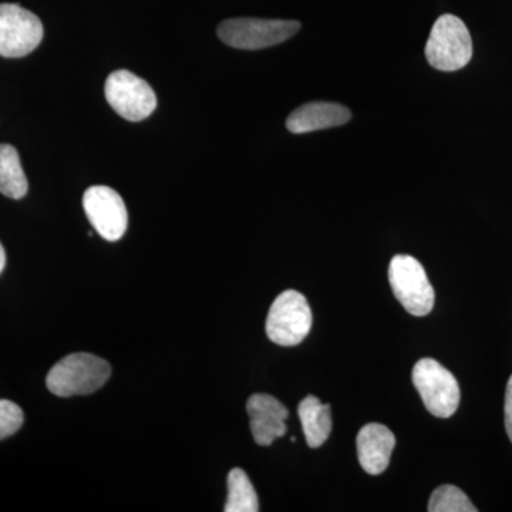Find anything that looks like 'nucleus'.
Wrapping results in <instances>:
<instances>
[{"instance_id":"obj_1","label":"nucleus","mask_w":512,"mask_h":512,"mask_svg":"<svg viewBox=\"0 0 512 512\" xmlns=\"http://www.w3.org/2000/svg\"><path fill=\"white\" fill-rule=\"evenodd\" d=\"M110 376L106 360L90 353H73L50 369L46 386L59 397L86 396L101 389Z\"/></svg>"},{"instance_id":"obj_2","label":"nucleus","mask_w":512,"mask_h":512,"mask_svg":"<svg viewBox=\"0 0 512 512\" xmlns=\"http://www.w3.org/2000/svg\"><path fill=\"white\" fill-rule=\"evenodd\" d=\"M426 57L430 66L441 72L466 67L473 57V40L466 23L450 13L440 16L427 40Z\"/></svg>"},{"instance_id":"obj_12","label":"nucleus","mask_w":512,"mask_h":512,"mask_svg":"<svg viewBox=\"0 0 512 512\" xmlns=\"http://www.w3.org/2000/svg\"><path fill=\"white\" fill-rule=\"evenodd\" d=\"M352 119L348 107L328 101L306 103L293 111L286 120V127L293 134L313 133L325 128L343 126Z\"/></svg>"},{"instance_id":"obj_7","label":"nucleus","mask_w":512,"mask_h":512,"mask_svg":"<svg viewBox=\"0 0 512 512\" xmlns=\"http://www.w3.org/2000/svg\"><path fill=\"white\" fill-rule=\"evenodd\" d=\"M104 93L113 110L128 121L146 120L157 107L156 93L150 84L128 70L111 73Z\"/></svg>"},{"instance_id":"obj_17","label":"nucleus","mask_w":512,"mask_h":512,"mask_svg":"<svg viewBox=\"0 0 512 512\" xmlns=\"http://www.w3.org/2000/svg\"><path fill=\"white\" fill-rule=\"evenodd\" d=\"M23 410L10 400H0V440L8 439L22 427Z\"/></svg>"},{"instance_id":"obj_3","label":"nucleus","mask_w":512,"mask_h":512,"mask_svg":"<svg viewBox=\"0 0 512 512\" xmlns=\"http://www.w3.org/2000/svg\"><path fill=\"white\" fill-rule=\"evenodd\" d=\"M301 29L296 20L235 18L224 20L217 35L225 45L241 50H259L291 39Z\"/></svg>"},{"instance_id":"obj_15","label":"nucleus","mask_w":512,"mask_h":512,"mask_svg":"<svg viewBox=\"0 0 512 512\" xmlns=\"http://www.w3.org/2000/svg\"><path fill=\"white\" fill-rule=\"evenodd\" d=\"M259 511L258 495L247 473L241 468H234L228 476V501L225 512Z\"/></svg>"},{"instance_id":"obj_13","label":"nucleus","mask_w":512,"mask_h":512,"mask_svg":"<svg viewBox=\"0 0 512 512\" xmlns=\"http://www.w3.org/2000/svg\"><path fill=\"white\" fill-rule=\"evenodd\" d=\"M298 414L308 446L311 448L322 446L332 431L329 404L320 403L318 397L308 396L299 404Z\"/></svg>"},{"instance_id":"obj_6","label":"nucleus","mask_w":512,"mask_h":512,"mask_svg":"<svg viewBox=\"0 0 512 512\" xmlns=\"http://www.w3.org/2000/svg\"><path fill=\"white\" fill-rule=\"evenodd\" d=\"M389 282L397 301L410 315L426 316L433 311V285L423 265L413 256H394L389 266Z\"/></svg>"},{"instance_id":"obj_11","label":"nucleus","mask_w":512,"mask_h":512,"mask_svg":"<svg viewBox=\"0 0 512 512\" xmlns=\"http://www.w3.org/2000/svg\"><path fill=\"white\" fill-rule=\"evenodd\" d=\"M396 437L383 424H366L357 434L356 447L360 466L370 476H379L389 467Z\"/></svg>"},{"instance_id":"obj_8","label":"nucleus","mask_w":512,"mask_h":512,"mask_svg":"<svg viewBox=\"0 0 512 512\" xmlns=\"http://www.w3.org/2000/svg\"><path fill=\"white\" fill-rule=\"evenodd\" d=\"M43 33L42 22L35 13L13 3L0 5V56H28L42 42Z\"/></svg>"},{"instance_id":"obj_5","label":"nucleus","mask_w":512,"mask_h":512,"mask_svg":"<svg viewBox=\"0 0 512 512\" xmlns=\"http://www.w3.org/2000/svg\"><path fill=\"white\" fill-rule=\"evenodd\" d=\"M312 328V311L302 293L282 292L272 303L266 319V335L279 346L299 345Z\"/></svg>"},{"instance_id":"obj_16","label":"nucleus","mask_w":512,"mask_h":512,"mask_svg":"<svg viewBox=\"0 0 512 512\" xmlns=\"http://www.w3.org/2000/svg\"><path fill=\"white\" fill-rule=\"evenodd\" d=\"M430 512H477L466 493L456 485H441L431 494L429 501Z\"/></svg>"},{"instance_id":"obj_14","label":"nucleus","mask_w":512,"mask_h":512,"mask_svg":"<svg viewBox=\"0 0 512 512\" xmlns=\"http://www.w3.org/2000/svg\"><path fill=\"white\" fill-rule=\"evenodd\" d=\"M28 188L18 151L10 144H0V192L12 200H22Z\"/></svg>"},{"instance_id":"obj_10","label":"nucleus","mask_w":512,"mask_h":512,"mask_svg":"<svg viewBox=\"0 0 512 512\" xmlns=\"http://www.w3.org/2000/svg\"><path fill=\"white\" fill-rule=\"evenodd\" d=\"M252 436L256 444L271 446L279 437L285 436V420L289 417L288 409L269 394L258 393L249 397L247 403Z\"/></svg>"},{"instance_id":"obj_9","label":"nucleus","mask_w":512,"mask_h":512,"mask_svg":"<svg viewBox=\"0 0 512 512\" xmlns=\"http://www.w3.org/2000/svg\"><path fill=\"white\" fill-rule=\"evenodd\" d=\"M83 208L90 224L106 241L116 242L126 234L128 215L119 192L106 185H94L84 192Z\"/></svg>"},{"instance_id":"obj_19","label":"nucleus","mask_w":512,"mask_h":512,"mask_svg":"<svg viewBox=\"0 0 512 512\" xmlns=\"http://www.w3.org/2000/svg\"><path fill=\"white\" fill-rule=\"evenodd\" d=\"M6 265V252L3 249L2 244H0V274H2L3 269H5Z\"/></svg>"},{"instance_id":"obj_4","label":"nucleus","mask_w":512,"mask_h":512,"mask_svg":"<svg viewBox=\"0 0 512 512\" xmlns=\"http://www.w3.org/2000/svg\"><path fill=\"white\" fill-rule=\"evenodd\" d=\"M413 384L424 406L433 416L448 419L457 412L460 404V386L456 376L437 360L421 359L414 366Z\"/></svg>"},{"instance_id":"obj_18","label":"nucleus","mask_w":512,"mask_h":512,"mask_svg":"<svg viewBox=\"0 0 512 512\" xmlns=\"http://www.w3.org/2000/svg\"><path fill=\"white\" fill-rule=\"evenodd\" d=\"M505 430L512 443V376L508 380L507 392H505L504 404Z\"/></svg>"}]
</instances>
